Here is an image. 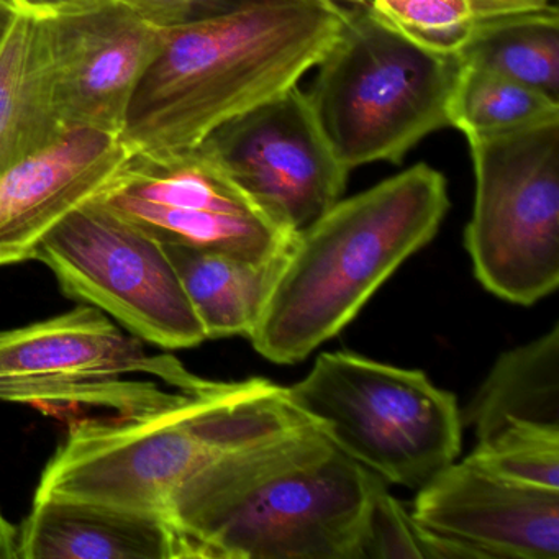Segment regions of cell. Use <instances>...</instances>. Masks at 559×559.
<instances>
[{
    "instance_id": "e0dca14e",
    "label": "cell",
    "mask_w": 559,
    "mask_h": 559,
    "mask_svg": "<svg viewBox=\"0 0 559 559\" xmlns=\"http://www.w3.org/2000/svg\"><path fill=\"white\" fill-rule=\"evenodd\" d=\"M163 247L207 340L238 335L250 338L266 309L287 251L267 260H250L222 251Z\"/></svg>"
},
{
    "instance_id": "f1b7e54d",
    "label": "cell",
    "mask_w": 559,
    "mask_h": 559,
    "mask_svg": "<svg viewBox=\"0 0 559 559\" xmlns=\"http://www.w3.org/2000/svg\"><path fill=\"white\" fill-rule=\"evenodd\" d=\"M11 0H0V11H14Z\"/></svg>"
},
{
    "instance_id": "ffe728a7",
    "label": "cell",
    "mask_w": 559,
    "mask_h": 559,
    "mask_svg": "<svg viewBox=\"0 0 559 559\" xmlns=\"http://www.w3.org/2000/svg\"><path fill=\"white\" fill-rule=\"evenodd\" d=\"M559 119V103L539 91L463 63L450 104V127L466 139L519 132Z\"/></svg>"
},
{
    "instance_id": "603a6c76",
    "label": "cell",
    "mask_w": 559,
    "mask_h": 559,
    "mask_svg": "<svg viewBox=\"0 0 559 559\" xmlns=\"http://www.w3.org/2000/svg\"><path fill=\"white\" fill-rule=\"evenodd\" d=\"M389 558L427 559V549L412 513L372 474L355 559Z\"/></svg>"
},
{
    "instance_id": "52a82bcc",
    "label": "cell",
    "mask_w": 559,
    "mask_h": 559,
    "mask_svg": "<svg viewBox=\"0 0 559 559\" xmlns=\"http://www.w3.org/2000/svg\"><path fill=\"white\" fill-rule=\"evenodd\" d=\"M474 207L466 250L489 293L532 306L559 286V119L466 139Z\"/></svg>"
},
{
    "instance_id": "ac0fdd59",
    "label": "cell",
    "mask_w": 559,
    "mask_h": 559,
    "mask_svg": "<svg viewBox=\"0 0 559 559\" xmlns=\"http://www.w3.org/2000/svg\"><path fill=\"white\" fill-rule=\"evenodd\" d=\"M477 443L509 425L559 428V325L502 353L466 411Z\"/></svg>"
},
{
    "instance_id": "44dd1931",
    "label": "cell",
    "mask_w": 559,
    "mask_h": 559,
    "mask_svg": "<svg viewBox=\"0 0 559 559\" xmlns=\"http://www.w3.org/2000/svg\"><path fill=\"white\" fill-rule=\"evenodd\" d=\"M460 58L559 103V14L503 25L474 41Z\"/></svg>"
},
{
    "instance_id": "8fae6325",
    "label": "cell",
    "mask_w": 559,
    "mask_h": 559,
    "mask_svg": "<svg viewBox=\"0 0 559 559\" xmlns=\"http://www.w3.org/2000/svg\"><path fill=\"white\" fill-rule=\"evenodd\" d=\"M201 146L287 237L319 221L345 192L349 171L299 86L218 127Z\"/></svg>"
},
{
    "instance_id": "8992f818",
    "label": "cell",
    "mask_w": 559,
    "mask_h": 559,
    "mask_svg": "<svg viewBox=\"0 0 559 559\" xmlns=\"http://www.w3.org/2000/svg\"><path fill=\"white\" fill-rule=\"evenodd\" d=\"M287 395L343 453L407 489H421L461 451L456 397L421 371L323 353Z\"/></svg>"
},
{
    "instance_id": "30bf717a",
    "label": "cell",
    "mask_w": 559,
    "mask_h": 559,
    "mask_svg": "<svg viewBox=\"0 0 559 559\" xmlns=\"http://www.w3.org/2000/svg\"><path fill=\"white\" fill-rule=\"evenodd\" d=\"M97 201L162 245L267 260L294 238L261 214L204 146L132 153Z\"/></svg>"
},
{
    "instance_id": "5bb4252c",
    "label": "cell",
    "mask_w": 559,
    "mask_h": 559,
    "mask_svg": "<svg viewBox=\"0 0 559 559\" xmlns=\"http://www.w3.org/2000/svg\"><path fill=\"white\" fill-rule=\"evenodd\" d=\"M132 150L119 135L71 129L0 175V266L35 260L41 241L119 175Z\"/></svg>"
},
{
    "instance_id": "4fadbf2b",
    "label": "cell",
    "mask_w": 559,
    "mask_h": 559,
    "mask_svg": "<svg viewBox=\"0 0 559 559\" xmlns=\"http://www.w3.org/2000/svg\"><path fill=\"white\" fill-rule=\"evenodd\" d=\"M44 15L68 129L120 136L133 94L165 47L166 28L122 0H93Z\"/></svg>"
},
{
    "instance_id": "6da1fadb",
    "label": "cell",
    "mask_w": 559,
    "mask_h": 559,
    "mask_svg": "<svg viewBox=\"0 0 559 559\" xmlns=\"http://www.w3.org/2000/svg\"><path fill=\"white\" fill-rule=\"evenodd\" d=\"M372 474L309 421L199 469L168 520L188 558L355 559Z\"/></svg>"
},
{
    "instance_id": "ba28073f",
    "label": "cell",
    "mask_w": 559,
    "mask_h": 559,
    "mask_svg": "<svg viewBox=\"0 0 559 559\" xmlns=\"http://www.w3.org/2000/svg\"><path fill=\"white\" fill-rule=\"evenodd\" d=\"M199 379L173 356L146 353L142 340L93 306L0 332V402L9 404L132 415L166 404Z\"/></svg>"
},
{
    "instance_id": "2e32d148",
    "label": "cell",
    "mask_w": 559,
    "mask_h": 559,
    "mask_svg": "<svg viewBox=\"0 0 559 559\" xmlns=\"http://www.w3.org/2000/svg\"><path fill=\"white\" fill-rule=\"evenodd\" d=\"M68 132L58 106L47 19L15 9L0 35V175Z\"/></svg>"
},
{
    "instance_id": "cb8c5ba5",
    "label": "cell",
    "mask_w": 559,
    "mask_h": 559,
    "mask_svg": "<svg viewBox=\"0 0 559 559\" xmlns=\"http://www.w3.org/2000/svg\"><path fill=\"white\" fill-rule=\"evenodd\" d=\"M123 4L159 28L182 27L222 17L263 0H122Z\"/></svg>"
},
{
    "instance_id": "5b68a950",
    "label": "cell",
    "mask_w": 559,
    "mask_h": 559,
    "mask_svg": "<svg viewBox=\"0 0 559 559\" xmlns=\"http://www.w3.org/2000/svg\"><path fill=\"white\" fill-rule=\"evenodd\" d=\"M309 96L317 120L348 171L399 165L415 145L450 127L460 55L418 47L368 5H349L345 24L317 64Z\"/></svg>"
},
{
    "instance_id": "9c48e42d",
    "label": "cell",
    "mask_w": 559,
    "mask_h": 559,
    "mask_svg": "<svg viewBox=\"0 0 559 559\" xmlns=\"http://www.w3.org/2000/svg\"><path fill=\"white\" fill-rule=\"evenodd\" d=\"M71 299L96 307L163 349L207 340L165 247L97 199L68 215L38 247Z\"/></svg>"
},
{
    "instance_id": "3957f363",
    "label": "cell",
    "mask_w": 559,
    "mask_h": 559,
    "mask_svg": "<svg viewBox=\"0 0 559 559\" xmlns=\"http://www.w3.org/2000/svg\"><path fill=\"white\" fill-rule=\"evenodd\" d=\"M309 424L267 379L179 389L152 411L70 428L35 499L78 500L168 519L179 487L228 451Z\"/></svg>"
},
{
    "instance_id": "484cf974",
    "label": "cell",
    "mask_w": 559,
    "mask_h": 559,
    "mask_svg": "<svg viewBox=\"0 0 559 559\" xmlns=\"http://www.w3.org/2000/svg\"><path fill=\"white\" fill-rule=\"evenodd\" d=\"M0 559H19V528L0 510Z\"/></svg>"
},
{
    "instance_id": "83f0119b",
    "label": "cell",
    "mask_w": 559,
    "mask_h": 559,
    "mask_svg": "<svg viewBox=\"0 0 559 559\" xmlns=\"http://www.w3.org/2000/svg\"><path fill=\"white\" fill-rule=\"evenodd\" d=\"M335 2H346L349 5H368V0H335Z\"/></svg>"
},
{
    "instance_id": "277c9868",
    "label": "cell",
    "mask_w": 559,
    "mask_h": 559,
    "mask_svg": "<svg viewBox=\"0 0 559 559\" xmlns=\"http://www.w3.org/2000/svg\"><path fill=\"white\" fill-rule=\"evenodd\" d=\"M450 209L444 176L418 163L368 191L340 199L294 235L254 349L294 365L338 335L402 263L427 247Z\"/></svg>"
},
{
    "instance_id": "4316f807",
    "label": "cell",
    "mask_w": 559,
    "mask_h": 559,
    "mask_svg": "<svg viewBox=\"0 0 559 559\" xmlns=\"http://www.w3.org/2000/svg\"><path fill=\"white\" fill-rule=\"evenodd\" d=\"M12 11H0V35L4 34L5 25L11 19Z\"/></svg>"
},
{
    "instance_id": "d6986e66",
    "label": "cell",
    "mask_w": 559,
    "mask_h": 559,
    "mask_svg": "<svg viewBox=\"0 0 559 559\" xmlns=\"http://www.w3.org/2000/svg\"><path fill=\"white\" fill-rule=\"evenodd\" d=\"M368 8L407 40L438 55H460L513 22L558 15L551 0H368Z\"/></svg>"
},
{
    "instance_id": "d4e9b609",
    "label": "cell",
    "mask_w": 559,
    "mask_h": 559,
    "mask_svg": "<svg viewBox=\"0 0 559 559\" xmlns=\"http://www.w3.org/2000/svg\"><path fill=\"white\" fill-rule=\"evenodd\" d=\"M11 2L15 9H25V11L38 12V14H51V12L86 4L93 0H11Z\"/></svg>"
},
{
    "instance_id": "7402d4cb",
    "label": "cell",
    "mask_w": 559,
    "mask_h": 559,
    "mask_svg": "<svg viewBox=\"0 0 559 559\" xmlns=\"http://www.w3.org/2000/svg\"><path fill=\"white\" fill-rule=\"evenodd\" d=\"M467 460L516 483L559 489V428L509 425L477 443Z\"/></svg>"
},
{
    "instance_id": "7a4b0ae2",
    "label": "cell",
    "mask_w": 559,
    "mask_h": 559,
    "mask_svg": "<svg viewBox=\"0 0 559 559\" xmlns=\"http://www.w3.org/2000/svg\"><path fill=\"white\" fill-rule=\"evenodd\" d=\"M346 14L335 0H263L166 28L120 139L132 153L198 148L218 127L299 86L338 38Z\"/></svg>"
},
{
    "instance_id": "7c38bea8",
    "label": "cell",
    "mask_w": 559,
    "mask_h": 559,
    "mask_svg": "<svg viewBox=\"0 0 559 559\" xmlns=\"http://www.w3.org/2000/svg\"><path fill=\"white\" fill-rule=\"evenodd\" d=\"M417 492L411 513L427 559H559V489L507 479L466 457Z\"/></svg>"
},
{
    "instance_id": "9a60e30c",
    "label": "cell",
    "mask_w": 559,
    "mask_h": 559,
    "mask_svg": "<svg viewBox=\"0 0 559 559\" xmlns=\"http://www.w3.org/2000/svg\"><path fill=\"white\" fill-rule=\"evenodd\" d=\"M185 542L166 516L97 503L34 499L19 559H178Z\"/></svg>"
}]
</instances>
